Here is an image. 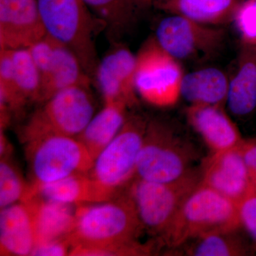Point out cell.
Wrapping results in <instances>:
<instances>
[{
	"label": "cell",
	"instance_id": "1",
	"mask_svg": "<svg viewBox=\"0 0 256 256\" xmlns=\"http://www.w3.org/2000/svg\"><path fill=\"white\" fill-rule=\"evenodd\" d=\"M144 229L127 188L108 201L77 206L69 237L72 248L121 246L138 242Z\"/></svg>",
	"mask_w": 256,
	"mask_h": 256
},
{
	"label": "cell",
	"instance_id": "2",
	"mask_svg": "<svg viewBox=\"0 0 256 256\" xmlns=\"http://www.w3.org/2000/svg\"><path fill=\"white\" fill-rule=\"evenodd\" d=\"M240 226L238 204L201 181L156 242L160 248H178L200 236L238 230Z\"/></svg>",
	"mask_w": 256,
	"mask_h": 256
},
{
	"label": "cell",
	"instance_id": "3",
	"mask_svg": "<svg viewBox=\"0 0 256 256\" xmlns=\"http://www.w3.org/2000/svg\"><path fill=\"white\" fill-rule=\"evenodd\" d=\"M198 158L194 146L174 126L162 120L148 121L134 178L170 182L192 171Z\"/></svg>",
	"mask_w": 256,
	"mask_h": 256
},
{
	"label": "cell",
	"instance_id": "4",
	"mask_svg": "<svg viewBox=\"0 0 256 256\" xmlns=\"http://www.w3.org/2000/svg\"><path fill=\"white\" fill-rule=\"evenodd\" d=\"M24 143L30 170V197L38 186L70 175L87 174L94 165V158L76 138L43 134Z\"/></svg>",
	"mask_w": 256,
	"mask_h": 256
},
{
	"label": "cell",
	"instance_id": "5",
	"mask_svg": "<svg viewBox=\"0 0 256 256\" xmlns=\"http://www.w3.org/2000/svg\"><path fill=\"white\" fill-rule=\"evenodd\" d=\"M46 35L78 56L88 74L96 70V22L82 0H37Z\"/></svg>",
	"mask_w": 256,
	"mask_h": 256
},
{
	"label": "cell",
	"instance_id": "6",
	"mask_svg": "<svg viewBox=\"0 0 256 256\" xmlns=\"http://www.w3.org/2000/svg\"><path fill=\"white\" fill-rule=\"evenodd\" d=\"M148 121L140 116L128 117L117 136L94 160L88 174L108 200L134 180Z\"/></svg>",
	"mask_w": 256,
	"mask_h": 256
},
{
	"label": "cell",
	"instance_id": "7",
	"mask_svg": "<svg viewBox=\"0 0 256 256\" xmlns=\"http://www.w3.org/2000/svg\"><path fill=\"white\" fill-rule=\"evenodd\" d=\"M201 181V171L196 170L170 182H154L134 178L128 186V190L144 229L158 240Z\"/></svg>",
	"mask_w": 256,
	"mask_h": 256
},
{
	"label": "cell",
	"instance_id": "8",
	"mask_svg": "<svg viewBox=\"0 0 256 256\" xmlns=\"http://www.w3.org/2000/svg\"><path fill=\"white\" fill-rule=\"evenodd\" d=\"M44 102L24 128L23 142L48 134L77 138L94 116L95 107L89 86L67 88Z\"/></svg>",
	"mask_w": 256,
	"mask_h": 256
},
{
	"label": "cell",
	"instance_id": "9",
	"mask_svg": "<svg viewBox=\"0 0 256 256\" xmlns=\"http://www.w3.org/2000/svg\"><path fill=\"white\" fill-rule=\"evenodd\" d=\"M184 76L180 60L162 48L154 37L146 41L136 55V90L152 106H174L181 97Z\"/></svg>",
	"mask_w": 256,
	"mask_h": 256
},
{
	"label": "cell",
	"instance_id": "10",
	"mask_svg": "<svg viewBox=\"0 0 256 256\" xmlns=\"http://www.w3.org/2000/svg\"><path fill=\"white\" fill-rule=\"evenodd\" d=\"M154 38L176 60H195L218 53L225 42L226 33L220 26L170 14L158 24Z\"/></svg>",
	"mask_w": 256,
	"mask_h": 256
},
{
	"label": "cell",
	"instance_id": "11",
	"mask_svg": "<svg viewBox=\"0 0 256 256\" xmlns=\"http://www.w3.org/2000/svg\"><path fill=\"white\" fill-rule=\"evenodd\" d=\"M46 35L37 0H0L1 50L28 48Z\"/></svg>",
	"mask_w": 256,
	"mask_h": 256
},
{
	"label": "cell",
	"instance_id": "12",
	"mask_svg": "<svg viewBox=\"0 0 256 256\" xmlns=\"http://www.w3.org/2000/svg\"><path fill=\"white\" fill-rule=\"evenodd\" d=\"M239 146L212 154L201 170L202 182L238 204L254 188Z\"/></svg>",
	"mask_w": 256,
	"mask_h": 256
},
{
	"label": "cell",
	"instance_id": "13",
	"mask_svg": "<svg viewBox=\"0 0 256 256\" xmlns=\"http://www.w3.org/2000/svg\"><path fill=\"white\" fill-rule=\"evenodd\" d=\"M136 69V56L126 47H118L102 58L96 74L104 104H137Z\"/></svg>",
	"mask_w": 256,
	"mask_h": 256
},
{
	"label": "cell",
	"instance_id": "14",
	"mask_svg": "<svg viewBox=\"0 0 256 256\" xmlns=\"http://www.w3.org/2000/svg\"><path fill=\"white\" fill-rule=\"evenodd\" d=\"M224 108L225 106L218 105H190L186 108L188 124L212 154L236 148L244 140L236 124Z\"/></svg>",
	"mask_w": 256,
	"mask_h": 256
},
{
	"label": "cell",
	"instance_id": "15",
	"mask_svg": "<svg viewBox=\"0 0 256 256\" xmlns=\"http://www.w3.org/2000/svg\"><path fill=\"white\" fill-rule=\"evenodd\" d=\"M36 242L34 217L28 202L1 208L0 255L32 256Z\"/></svg>",
	"mask_w": 256,
	"mask_h": 256
},
{
	"label": "cell",
	"instance_id": "16",
	"mask_svg": "<svg viewBox=\"0 0 256 256\" xmlns=\"http://www.w3.org/2000/svg\"><path fill=\"white\" fill-rule=\"evenodd\" d=\"M26 201L33 210L36 246L70 236L77 206L48 201L38 196L31 197Z\"/></svg>",
	"mask_w": 256,
	"mask_h": 256
},
{
	"label": "cell",
	"instance_id": "17",
	"mask_svg": "<svg viewBox=\"0 0 256 256\" xmlns=\"http://www.w3.org/2000/svg\"><path fill=\"white\" fill-rule=\"evenodd\" d=\"M229 78L220 69L210 67L184 74L181 97L190 105L226 106Z\"/></svg>",
	"mask_w": 256,
	"mask_h": 256
},
{
	"label": "cell",
	"instance_id": "18",
	"mask_svg": "<svg viewBox=\"0 0 256 256\" xmlns=\"http://www.w3.org/2000/svg\"><path fill=\"white\" fill-rule=\"evenodd\" d=\"M34 196L74 206L108 201L88 173L70 175L42 185L34 191L31 197Z\"/></svg>",
	"mask_w": 256,
	"mask_h": 256
},
{
	"label": "cell",
	"instance_id": "19",
	"mask_svg": "<svg viewBox=\"0 0 256 256\" xmlns=\"http://www.w3.org/2000/svg\"><path fill=\"white\" fill-rule=\"evenodd\" d=\"M242 0H163L156 8L200 23L220 26L232 22Z\"/></svg>",
	"mask_w": 256,
	"mask_h": 256
},
{
	"label": "cell",
	"instance_id": "20",
	"mask_svg": "<svg viewBox=\"0 0 256 256\" xmlns=\"http://www.w3.org/2000/svg\"><path fill=\"white\" fill-rule=\"evenodd\" d=\"M128 106L124 102L104 104V108L90 120L77 139L95 160L117 136L127 119Z\"/></svg>",
	"mask_w": 256,
	"mask_h": 256
},
{
	"label": "cell",
	"instance_id": "21",
	"mask_svg": "<svg viewBox=\"0 0 256 256\" xmlns=\"http://www.w3.org/2000/svg\"><path fill=\"white\" fill-rule=\"evenodd\" d=\"M226 106L238 118L247 117L256 110V54L240 50L236 70L229 79Z\"/></svg>",
	"mask_w": 256,
	"mask_h": 256
},
{
	"label": "cell",
	"instance_id": "22",
	"mask_svg": "<svg viewBox=\"0 0 256 256\" xmlns=\"http://www.w3.org/2000/svg\"><path fill=\"white\" fill-rule=\"evenodd\" d=\"M54 46L53 68L50 80L42 92L40 102H45L56 92L67 88L90 84L88 74L73 50L56 41Z\"/></svg>",
	"mask_w": 256,
	"mask_h": 256
},
{
	"label": "cell",
	"instance_id": "23",
	"mask_svg": "<svg viewBox=\"0 0 256 256\" xmlns=\"http://www.w3.org/2000/svg\"><path fill=\"white\" fill-rule=\"evenodd\" d=\"M236 232V230L205 234L188 240L182 246H184V254L188 256L248 255L249 248Z\"/></svg>",
	"mask_w": 256,
	"mask_h": 256
},
{
	"label": "cell",
	"instance_id": "24",
	"mask_svg": "<svg viewBox=\"0 0 256 256\" xmlns=\"http://www.w3.org/2000/svg\"><path fill=\"white\" fill-rule=\"evenodd\" d=\"M16 87L25 102L41 100L42 82L28 48L12 50Z\"/></svg>",
	"mask_w": 256,
	"mask_h": 256
},
{
	"label": "cell",
	"instance_id": "25",
	"mask_svg": "<svg viewBox=\"0 0 256 256\" xmlns=\"http://www.w3.org/2000/svg\"><path fill=\"white\" fill-rule=\"evenodd\" d=\"M88 8L112 28H128L134 22L137 0H82Z\"/></svg>",
	"mask_w": 256,
	"mask_h": 256
},
{
	"label": "cell",
	"instance_id": "26",
	"mask_svg": "<svg viewBox=\"0 0 256 256\" xmlns=\"http://www.w3.org/2000/svg\"><path fill=\"white\" fill-rule=\"evenodd\" d=\"M0 162V208L24 202L30 197V183L26 182L10 158Z\"/></svg>",
	"mask_w": 256,
	"mask_h": 256
},
{
	"label": "cell",
	"instance_id": "27",
	"mask_svg": "<svg viewBox=\"0 0 256 256\" xmlns=\"http://www.w3.org/2000/svg\"><path fill=\"white\" fill-rule=\"evenodd\" d=\"M0 104L1 112L20 110L26 102L20 96L15 80L12 50H1L0 54Z\"/></svg>",
	"mask_w": 256,
	"mask_h": 256
},
{
	"label": "cell",
	"instance_id": "28",
	"mask_svg": "<svg viewBox=\"0 0 256 256\" xmlns=\"http://www.w3.org/2000/svg\"><path fill=\"white\" fill-rule=\"evenodd\" d=\"M232 22L238 34L240 50L256 54V0H242Z\"/></svg>",
	"mask_w": 256,
	"mask_h": 256
},
{
	"label": "cell",
	"instance_id": "29",
	"mask_svg": "<svg viewBox=\"0 0 256 256\" xmlns=\"http://www.w3.org/2000/svg\"><path fill=\"white\" fill-rule=\"evenodd\" d=\"M156 248V242L142 244L139 242L121 246H82L72 248L69 256H124L151 255Z\"/></svg>",
	"mask_w": 256,
	"mask_h": 256
},
{
	"label": "cell",
	"instance_id": "30",
	"mask_svg": "<svg viewBox=\"0 0 256 256\" xmlns=\"http://www.w3.org/2000/svg\"><path fill=\"white\" fill-rule=\"evenodd\" d=\"M28 48L41 76L42 94L44 88L50 80L53 68L55 55L54 41L46 35Z\"/></svg>",
	"mask_w": 256,
	"mask_h": 256
},
{
	"label": "cell",
	"instance_id": "31",
	"mask_svg": "<svg viewBox=\"0 0 256 256\" xmlns=\"http://www.w3.org/2000/svg\"><path fill=\"white\" fill-rule=\"evenodd\" d=\"M242 226L256 242V190L255 188L238 203Z\"/></svg>",
	"mask_w": 256,
	"mask_h": 256
},
{
	"label": "cell",
	"instance_id": "32",
	"mask_svg": "<svg viewBox=\"0 0 256 256\" xmlns=\"http://www.w3.org/2000/svg\"><path fill=\"white\" fill-rule=\"evenodd\" d=\"M72 249V240L70 237L67 236L38 244L34 249L32 256H69Z\"/></svg>",
	"mask_w": 256,
	"mask_h": 256
},
{
	"label": "cell",
	"instance_id": "33",
	"mask_svg": "<svg viewBox=\"0 0 256 256\" xmlns=\"http://www.w3.org/2000/svg\"><path fill=\"white\" fill-rule=\"evenodd\" d=\"M254 186H256V138L242 140L239 146Z\"/></svg>",
	"mask_w": 256,
	"mask_h": 256
},
{
	"label": "cell",
	"instance_id": "34",
	"mask_svg": "<svg viewBox=\"0 0 256 256\" xmlns=\"http://www.w3.org/2000/svg\"><path fill=\"white\" fill-rule=\"evenodd\" d=\"M148 1H152V0H148ZM154 1V4H158V3L160 2L163 1V0H153Z\"/></svg>",
	"mask_w": 256,
	"mask_h": 256
},
{
	"label": "cell",
	"instance_id": "35",
	"mask_svg": "<svg viewBox=\"0 0 256 256\" xmlns=\"http://www.w3.org/2000/svg\"><path fill=\"white\" fill-rule=\"evenodd\" d=\"M254 188H255V190H256V186H254Z\"/></svg>",
	"mask_w": 256,
	"mask_h": 256
}]
</instances>
